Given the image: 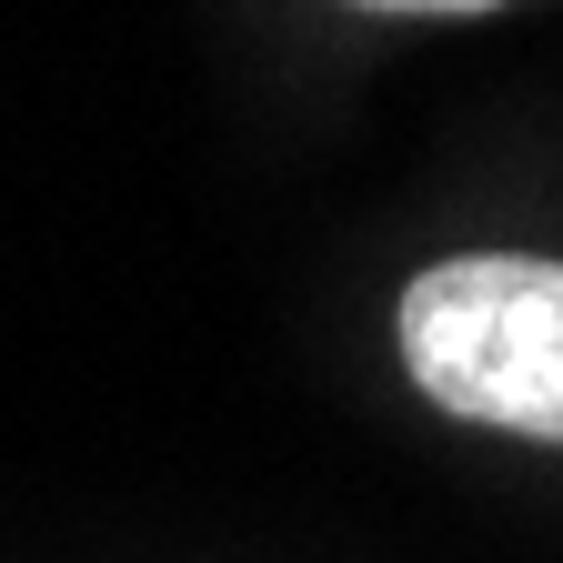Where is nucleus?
Returning <instances> with one entry per match:
<instances>
[{
  "label": "nucleus",
  "instance_id": "obj_1",
  "mask_svg": "<svg viewBox=\"0 0 563 563\" xmlns=\"http://www.w3.org/2000/svg\"><path fill=\"white\" fill-rule=\"evenodd\" d=\"M402 363L463 422L563 443V262L463 252L402 282Z\"/></svg>",
  "mask_w": 563,
  "mask_h": 563
},
{
  "label": "nucleus",
  "instance_id": "obj_2",
  "mask_svg": "<svg viewBox=\"0 0 563 563\" xmlns=\"http://www.w3.org/2000/svg\"><path fill=\"white\" fill-rule=\"evenodd\" d=\"M352 11H422V21H453V11H493V0H352Z\"/></svg>",
  "mask_w": 563,
  "mask_h": 563
}]
</instances>
